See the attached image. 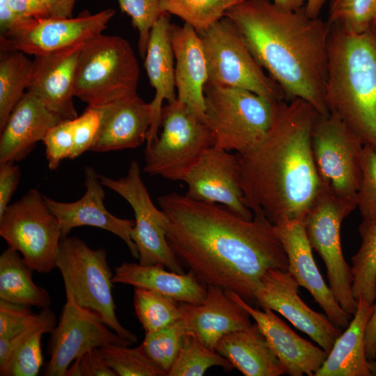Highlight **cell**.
Here are the masks:
<instances>
[{"mask_svg": "<svg viewBox=\"0 0 376 376\" xmlns=\"http://www.w3.org/2000/svg\"><path fill=\"white\" fill-rule=\"evenodd\" d=\"M112 8L95 14L84 10L77 17L28 19L1 34V49H15L36 56L49 54L102 33L115 15Z\"/></svg>", "mask_w": 376, "mask_h": 376, "instance_id": "cell-15", "label": "cell"}, {"mask_svg": "<svg viewBox=\"0 0 376 376\" xmlns=\"http://www.w3.org/2000/svg\"><path fill=\"white\" fill-rule=\"evenodd\" d=\"M56 317L49 308H42L36 321L15 337L0 338L1 376H36L43 363L41 338L52 333Z\"/></svg>", "mask_w": 376, "mask_h": 376, "instance_id": "cell-30", "label": "cell"}, {"mask_svg": "<svg viewBox=\"0 0 376 376\" xmlns=\"http://www.w3.org/2000/svg\"><path fill=\"white\" fill-rule=\"evenodd\" d=\"M205 117L213 146L240 153L256 145L271 123L273 102L251 91L206 83Z\"/></svg>", "mask_w": 376, "mask_h": 376, "instance_id": "cell-8", "label": "cell"}, {"mask_svg": "<svg viewBox=\"0 0 376 376\" xmlns=\"http://www.w3.org/2000/svg\"><path fill=\"white\" fill-rule=\"evenodd\" d=\"M84 173L86 191L79 200L65 203L45 196L47 206L59 223L62 239L77 227L99 228L119 237L127 246L132 256L139 258L137 249L131 237L134 221L111 214L104 206V186L100 175L89 166L85 167Z\"/></svg>", "mask_w": 376, "mask_h": 376, "instance_id": "cell-18", "label": "cell"}, {"mask_svg": "<svg viewBox=\"0 0 376 376\" xmlns=\"http://www.w3.org/2000/svg\"><path fill=\"white\" fill-rule=\"evenodd\" d=\"M207 65V83L251 91L272 102L285 100L279 85L256 61L242 34L227 17L199 33Z\"/></svg>", "mask_w": 376, "mask_h": 376, "instance_id": "cell-9", "label": "cell"}, {"mask_svg": "<svg viewBox=\"0 0 376 376\" xmlns=\"http://www.w3.org/2000/svg\"><path fill=\"white\" fill-rule=\"evenodd\" d=\"M123 13H126L139 33L138 49L144 59L151 29L158 19L166 14L159 0H117Z\"/></svg>", "mask_w": 376, "mask_h": 376, "instance_id": "cell-40", "label": "cell"}, {"mask_svg": "<svg viewBox=\"0 0 376 376\" xmlns=\"http://www.w3.org/2000/svg\"><path fill=\"white\" fill-rule=\"evenodd\" d=\"M376 0H329L327 22L348 31L360 33L371 27Z\"/></svg>", "mask_w": 376, "mask_h": 376, "instance_id": "cell-38", "label": "cell"}, {"mask_svg": "<svg viewBox=\"0 0 376 376\" xmlns=\"http://www.w3.org/2000/svg\"><path fill=\"white\" fill-rule=\"evenodd\" d=\"M0 236L33 271L48 274L56 267L61 228L36 189L8 206L0 217Z\"/></svg>", "mask_w": 376, "mask_h": 376, "instance_id": "cell-11", "label": "cell"}, {"mask_svg": "<svg viewBox=\"0 0 376 376\" xmlns=\"http://www.w3.org/2000/svg\"><path fill=\"white\" fill-rule=\"evenodd\" d=\"M361 242L352 257V294L370 304L376 299V216L362 219L359 226Z\"/></svg>", "mask_w": 376, "mask_h": 376, "instance_id": "cell-33", "label": "cell"}, {"mask_svg": "<svg viewBox=\"0 0 376 376\" xmlns=\"http://www.w3.org/2000/svg\"><path fill=\"white\" fill-rule=\"evenodd\" d=\"M319 114L300 98L275 101L263 137L235 153L244 203L253 214L274 224L303 221L322 190L311 146Z\"/></svg>", "mask_w": 376, "mask_h": 376, "instance_id": "cell-2", "label": "cell"}, {"mask_svg": "<svg viewBox=\"0 0 376 376\" xmlns=\"http://www.w3.org/2000/svg\"><path fill=\"white\" fill-rule=\"evenodd\" d=\"M227 292L254 320L286 374L290 376H314L325 361L328 352L297 334L273 311L254 308L237 294Z\"/></svg>", "mask_w": 376, "mask_h": 376, "instance_id": "cell-21", "label": "cell"}, {"mask_svg": "<svg viewBox=\"0 0 376 376\" xmlns=\"http://www.w3.org/2000/svg\"><path fill=\"white\" fill-rule=\"evenodd\" d=\"M363 143L339 118L319 114L311 133L313 159L322 189L357 207Z\"/></svg>", "mask_w": 376, "mask_h": 376, "instance_id": "cell-10", "label": "cell"}, {"mask_svg": "<svg viewBox=\"0 0 376 376\" xmlns=\"http://www.w3.org/2000/svg\"><path fill=\"white\" fill-rule=\"evenodd\" d=\"M243 0H159L162 10L192 26L198 33L225 16L226 11Z\"/></svg>", "mask_w": 376, "mask_h": 376, "instance_id": "cell-35", "label": "cell"}, {"mask_svg": "<svg viewBox=\"0 0 376 376\" xmlns=\"http://www.w3.org/2000/svg\"><path fill=\"white\" fill-rule=\"evenodd\" d=\"M175 59L177 99L206 119L204 88L207 81L206 56L198 32L185 23L170 29Z\"/></svg>", "mask_w": 376, "mask_h": 376, "instance_id": "cell-23", "label": "cell"}, {"mask_svg": "<svg viewBox=\"0 0 376 376\" xmlns=\"http://www.w3.org/2000/svg\"><path fill=\"white\" fill-rule=\"evenodd\" d=\"M13 11L23 19L50 17L49 8L45 0H8Z\"/></svg>", "mask_w": 376, "mask_h": 376, "instance_id": "cell-47", "label": "cell"}, {"mask_svg": "<svg viewBox=\"0 0 376 376\" xmlns=\"http://www.w3.org/2000/svg\"><path fill=\"white\" fill-rule=\"evenodd\" d=\"M84 43L49 54L36 56L26 91L37 96L63 120L76 118L75 73Z\"/></svg>", "mask_w": 376, "mask_h": 376, "instance_id": "cell-20", "label": "cell"}, {"mask_svg": "<svg viewBox=\"0 0 376 376\" xmlns=\"http://www.w3.org/2000/svg\"><path fill=\"white\" fill-rule=\"evenodd\" d=\"M25 20L28 19L20 18L13 11L8 0H0V28L1 34L15 28Z\"/></svg>", "mask_w": 376, "mask_h": 376, "instance_id": "cell-48", "label": "cell"}, {"mask_svg": "<svg viewBox=\"0 0 376 376\" xmlns=\"http://www.w3.org/2000/svg\"><path fill=\"white\" fill-rule=\"evenodd\" d=\"M225 17L236 26L260 66L281 88L285 100L300 98L328 115L326 87L331 27L270 0H243Z\"/></svg>", "mask_w": 376, "mask_h": 376, "instance_id": "cell-3", "label": "cell"}, {"mask_svg": "<svg viewBox=\"0 0 376 376\" xmlns=\"http://www.w3.org/2000/svg\"><path fill=\"white\" fill-rule=\"evenodd\" d=\"M134 307L146 333L160 330L182 318V302L146 288H135Z\"/></svg>", "mask_w": 376, "mask_h": 376, "instance_id": "cell-34", "label": "cell"}, {"mask_svg": "<svg viewBox=\"0 0 376 376\" xmlns=\"http://www.w3.org/2000/svg\"><path fill=\"white\" fill-rule=\"evenodd\" d=\"M15 49L0 52V130L27 91L33 61Z\"/></svg>", "mask_w": 376, "mask_h": 376, "instance_id": "cell-32", "label": "cell"}, {"mask_svg": "<svg viewBox=\"0 0 376 376\" xmlns=\"http://www.w3.org/2000/svg\"><path fill=\"white\" fill-rule=\"evenodd\" d=\"M187 333L185 322L181 318L160 330L146 333L138 347L154 366L168 375Z\"/></svg>", "mask_w": 376, "mask_h": 376, "instance_id": "cell-36", "label": "cell"}, {"mask_svg": "<svg viewBox=\"0 0 376 376\" xmlns=\"http://www.w3.org/2000/svg\"><path fill=\"white\" fill-rule=\"evenodd\" d=\"M365 344L368 360L375 359L376 350V304L369 321L367 324L365 334Z\"/></svg>", "mask_w": 376, "mask_h": 376, "instance_id": "cell-50", "label": "cell"}, {"mask_svg": "<svg viewBox=\"0 0 376 376\" xmlns=\"http://www.w3.org/2000/svg\"><path fill=\"white\" fill-rule=\"evenodd\" d=\"M65 295L59 322L51 333L47 376H65L70 364L90 350L132 344L105 324L98 313L79 305L71 292L65 290Z\"/></svg>", "mask_w": 376, "mask_h": 376, "instance_id": "cell-14", "label": "cell"}, {"mask_svg": "<svg viewBox=\"0 0 376 376\" xmlns=\"http://www.w3.org/2000/svg\"><path fill=\"white\" fill-rule=\"evenodd\" d=\"M214 350L244 376H280L286 374L268 340L255 322L229 333Z\"/></svg>", "mask_w": 376, "mask_h": 376, "instance_id": "cell-29", "label": "cell"}, {"mask_svg": "<svg viewBox=\"0 0 376 376\" xmlns=\"http://www.w3.org/2000/svg\"><path fill=\"white\" fill-rule=\"evenodd\" d=\"M371 28H373L374 30L376 31V8H375V13L374 18L372 22Z\"/></svg>", "mask_w": 376, "mask_h": 376, "instance_id": "cell-54", "label": "cell"}, {"mask_svg": "<svg viewBox=\"0 0 376 376\" xmlns=\"http://www.w3.org/2000/svg\"><path fill=\"white\" fill-rule=\"evenodd\" d=\"M33 271L18 251L10 247L5 249L0 256V299L29 307L49 308L50 295L34 283Z\"/></svg>", "mask_w": 376, "mask_h": 376, "instance_id": "cell-31", "label": "cell"}, {"mask_svg": "<svg viewBox=\"0 0 376 376\" xmlns=\"http://www.w3.org/2000/svg\"><path fill=\"white\" fill-rule=\"evenodd\" d=\"M375 359H376V350H375Z\"/></svg>", "mask_w": 376, "mask_h": 376, "instance_id": "cell-55", "label": "cell"}, {"mask_svg": "<svg viewBox=\"0 0 376 376\" xmlns=\"http://www.w3.org/2000/svg\"><path fill=\"white\" fill-rule=\"evenodd\" d=\"M52 17H72V11L77 0H45Z\"/></svg>", "mask_w": 376, "mask_h": 376, "instance_id": "cell-49", "label": "cell"}, {"mask_svg": "<svg viewBox=\"0 0 376 376\" xmlns=\"http://www.w3.org/2000/svg\"><path fill=\"white\" fill-rule=\"evenodd\" d=\"M102 118V109L88 106L81 116L74 119V145L69 159H73L91 150Z\"/></svg>", "mask_w": 376, "mask_h": 376, "instance_id": "cell-43", "label": "cell"}, {"mask_svg": "<svg viewBox=\"0 0 376 376\" xmlns=\"http://www.w3.org/2000/svg\"><path fill=\"white\" fill-rule=\"evenodd\" d=\"M62 121L37 96L26 91L0 130V164L25 159L36 143Z\"/></svg>", "mask_w": 376, "mask_h": 376, "instance_id": "cell-24", "label": "cell"}, {"mask_svg": "<svg viewBox=\"0 0 376 376\" xmlns=\"http://www.w3.org/2000/svg\"><path fill=\"white\" fill-rule=\"evenodd\" d=\"M161 264L142 265L123 263L115 268L112 281L160 292L183 303L199 304L205 299L207 286L191 270L187 273L166 271Z\"/></svg>", "mask_w": 376, "mask_h": 376, "instance_id": "cell-27", "label": "cell"}, {"mask_svg": "<svg viewBox=\"0 0 376 376\" xmlns=\"http://www.w3.org/2000/svg\"><path fill=\"white\" fill-rule=\"evenodd\" d=\"M157 202L169 220L166 234L172 251L207 286L235 292L252 305L268 270L288 271L275 225L263 213L246 220L222 205L175 192Z\"/></svg>", "mask_w": 376, "mask_h": 376, "instance_id": "cell-1", "label": "cell"}, {"mask_svg": "<svg viewBox=\"0 0 376 376\" xmlns=\"http://www.w3.org/2000/svg\"><path fill=\"white\" fill-rule=\"evenodd\" d=\"M21 171L13 162L0 164V217L3 215L19 182Z\"/></svg>", "mask_w": 376, "mask_h": 376, "instance_id": "cell-46", "label": "cell"}, {"mask_svg": "<svg viewBox=\"0 0 376 376\" xmlns=\"http://www.w3.org/2000/svg\"><path fill=\"white\" fill-rule=\"evenodd\" d=\"M169 15L160 17L152 26L144 58V68L155 95L150 102L153 111L152 125L146 141L155 140L160 127L163 102H173L177 98L175 84L174 54L171 42Z\"/></svg>", "mask_w": 376, "mask_h": 376, "instance_id": "cell-26", "label": "cell"}, {"mask_svg": "<svg viewBox=\"0 0 376 376\" xmlns=\"http://www.w3.org/2000/svg\"><path fill=\"white\" fill-rule=\"evenodd\" d=\"M213 366L228 370L233 368L227 359L207 347L194 334L187 332L168 376H201Z\"/></svg>", "mask_w": 376, "mask_h": 376, "instance_id": "cell-37", "label": "cell"}, {"mask_svg": "<svg viewBox=\"0 0 376 376\" xmlns=\"http://www.w3.org/2000/svg\"><path fill=\"white\" fill-rule=\"evenodd\" d=\"M274 225L288 256V272L299 286L311 293L330 321L340 329H345L351 315L343 309L324 282L313 258L304 222Z\"/></svg>", "mask_w": 376, "mask_h": 376, "instance_id": "cell-19", "label": "cell"}, {"mask_svg": "<svg viewBox=\"0 0 376 376\" xmlns=\"http://www.w3.org/2000/svg\"><path fill=\"white\" fill-rule=\"evenodd\" d=\"M162 131L147 143L143 171L171 180L182 181L203 153L213 146L205 118L177 98L163 106Z\"/></svg>", "mask_w": 376, "mask_h": 376, "instance_id": "cell-6", "label": "cell"}, {"mask_svg": "<svg viewBox=\"0 0 376 376\" xmlns=\"http://www.w3.org/2000/svg\"><path fill=\"white\" fill-rule=\"evenodd\" d=\"M45 146L48 167L56 169L61 161L70 158L74 145V119L63 120L52 127L45 135Z\"/></svg>", "mask_w": 376, "mask_h": 376, "instance_id": "cell-42", "label": "cell"}, {"mask_svg": "<svg viewBox=\"0 0 376 376\" xmlns=\"http://www.w3.org/2000/svg\"><path fill=\"white\" fill-rule=\"evenodd\" d=\"M355 208L321 190L303 220L308 240L324 263L329 288L340 306L354 315L358 306L352 294L353 275L341 247L343 219Z\"/></svg>", "mask_w": 376, "mask_h": 376, "instance_id": "cell-12", "label": "cell"}, {"mask_svg": "<svg viewBox=\"0 0 376 376\" xmlns=\"http://www.w3.org/2000/svg\"><path fill=\"white\" fill-rule=\"evenodd\" d=\"M374 308L375 304L358 299L354 318L336 340L314 376H373L366 354L365 334Z\"/></svg>", "mask_w": 376, "mask_h": 376, "instance_id": "cell-28", "label": "cell"}, {"mask_svg": "<svg viewBox=\"0 0 376 376\" xmlns=\"http://www.w3.org/2000/svg\"><path fill=\"white\" fill-rule=\"evenodd\" d=\"M101 125L90 150L108 152L135 148L146 140L152 125L153 111L134 93L102 109Z\"/></svg>", "mask_w": 376, "mask_h": 376, "instance_id": "cell-25", "label": "cell"}, {"mask_svg": "<svg viewBox=\"0 0 376 376\" xmlns=\"http://www.w3.org/2000/svg\"><path fill=\"white\" fill-rule=\"evenodd\" d=\"M328 52V111L376 150V31L332 26Z\"/></svg>", "mask_w": 376, "mask_h": 376, "instance_id": "cell-4", "label": "cell"}, {"mask_svg": "<svg viewBox=\"0 0 376 376\" xmlns=\"http://www.w3.org/2000/svg\"><path fill=\"white\" fill-rule=\"evenodd\" d=\"M369 367L373 376H376V361L369 360Z\"/></svg>", "mask_w": 376, "mask_h": 376, "instance_id": "cell-53", "label": "cell"}, {"mask_svg": "<svg viewBox=\"0 0 376 376\" xmlns=\"http://www.w3.org/2000/svg\"><path fill=\"white\" fill-rule=\"evenodd\" d=\"M182 181L187 186L185 194L187 197L222 205L244 219H253V214L245 205L240 187L236 154L210 147Z\"/></svg>", "mask_w": 376, "mask_h": 376, "instance_id": "cell-17", "label": "cell"}, {"mask_svg": "<svg viewBox=\"0 0 376 376\" xmlns=\"http://www.w3.org/2000/svg\"><path fill=\"white\" fill-rule=\"evenodd\" d=\"M56 267L76 302L102 318L111 329L132 344L136 336L118 321L112 295L113 274L102 249H91L82 240L65 237L61 241Z\"/></svg>", "mask_w": 376, "mask_h": 376, "instance_id": "cell-7", "label": "cell"}, {"mask_svg": "<svg viewBox=\"0 0 376 376\" xmlns=\"http://www.w3.org/2000/svg\"><path fill=\"white\" fill-rule=\"evenodd\" d=\"M139 67L125 38L100 33L80 50L74 80L76 97L88 107L103 109L137 93Z\"/></svg>", "mask_w": 376, "mask_h": 376, "instance_id": "cell-5", "label": "cell"}, {"mask_svg": "<svg viewBox=\"0 0 376 376\" xmlns=\"http://www.w3.org/2000/svg\"><path fill=\"white\" fill-rule=\"evenodd\" d=\"M65 376H117L99 349L90 350L74 361Z\"/></svg>", "mask_w": 376, "mask_h": 376, "instance_id": "cell-45", "label": "cell"}, {"mask_svg": "<svg viewBox=\"0 0 376 376\" xmlns=\"http://www.w3.org/2000/svg\"><path fill=\"white\" fill-rule=\"evenodd\" d=\"M182 319L187 332L207 347L214 350L225 335L249 327L251 315L222 288L208 285L201 304L182 302Z\"/></svg>", "mask_w": 376, "mask_h": 376, "instance_id": "cell-22", "label": "cell"}, {"mask_svg": "<svg viewBox=\"0 0 376 376\" xmlns=\"http://www.w3.org/2000/svg\"><path fill=\"white\" fill-rule=\"evenodd\" d=\"M109 366L117 376H164L163 371L154 366L139 347L115 345L98 348Z\"/></svg>", "mask_w": 376, "mask_h": 376, "instance_id": "cell-39", "label": "cell"}, {"mask_svg": "<svg viewBox=\"0 0 376 376\" xmlns=\"http://www.w3.org/2000/svg\"><path fill=\"white\" fill-rule=\"evenodd\" d=\"M276 4L291 10H297L304 7L306 0H272Z\"/></svg>", "mask_w": 376, "mask_h": 376, "instance_id": "cell-52", "label": "cell"}, {"mask_svg": "<svg viewBox=\"0 0 376 376\" xmlns=\"http://www.w3.org/2000/svg\"><path fill=\"white\" fill-rule=\"evenodd\" d=\"M299 287L288 271L271 269L255 290V303L262 309L268 308L280 313L329 353L342 334V329L325 314L318 313L306 305L298 295Z\"/></svg>", "mask_w": 376, "mask_h": 376, "instance_id": "cell-16", "label": "cell"}, {"mask_svg": "<svg viewBox=\"0 0 376 376\" xmlns=\"http://www.w3.org/2000/svg\"><path fill=\"white\" fill-rule=\"evenodd\" d=\"M357 207L362 219L376 216V150L363 146Z\"/></svg>", "mask_w": 376, "mask_h": 376, "instance_id": "cell-41", "label": "cell"}, {"mask_svg": "<svg viewBox=\"0 0 376 376\" xmlns=\"http://www.w3.org/2000/svg\"><path fill=\"white\" fill-rule=\"evenodd\" d=\"M102 184L121 196L134 213V226L131 237L142 265L161 264L170 271L184 273L183 267L166 239L168 218L152 203L141 178L136 161H132L125 176L114 180L100 175Z\"/></svg>", "mask_w": 376, "mask_h": 376, "instance_id": "cell-13", "label": "cell"}, {"mask_svg": "<svg viewBox=\"0 0 376 376\" xmlns=\"http://www.w3.org/2000/svg\"><path fill=\"white\" fill-rule=\"evenodd\" d=\"M327 0H306L304 10L312 18L319 17L320 13Z\"/></svg>", "mask_w": 376, "mask_h": 376, "instance_id": "cell-51", "label": "cell"}, {"mask_svg": "<svg viewBox=\"0 0 376 376\" xmlns=\"http://www.w3.org/2000/svg\"><path fill=\"white\" fill-rule=\"evenodd\" d=\"M38 313L29 306L0 299V338L10 339L34 323Z\"/></svg>", "mask_w": 376, "mask_h": 376, "instance_id": "cell-44", "label": "cell"}]
</instances>
